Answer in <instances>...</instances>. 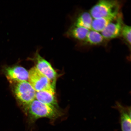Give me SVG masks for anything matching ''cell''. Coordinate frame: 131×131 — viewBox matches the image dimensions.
Returning a JSON list of instances; mask_svg holds the SVG:
<instances>
[{"label": "cell", "instance_id": "8", "mask_svg": "<svg viewBox=\"0 0 131 131\" xmlns=\"http://www.w3.org/2000/svg\"><path fill=\"white\" fill-rule=\"evenodd\" d=\"M114 107L117 109L120 114V123L122 131H131L130 106H124L117 101Z\"/></svg>", "mask_w": 131, "mask_h": 131}, {"label": "cell", "instance_id": "12", "mask_svg": "<svg viewBox=\"0 0 131 131\" xmlns=\"http://www.w3.org/2000/svg\"><path fill=\"white\" fill-rule=\"evenodd\" d=\"M116 17L93 19L91 25V30L101 32L105 28L107 25Z\"/></svg>", "mask_w": 131, "mask_h": 131}, {"label": "cell", "instance_id": "2", "mask_svg": "<svg viewBox=\"0 0 131 131\" xmlns=\"http://www.w3.org/2000/svg\"><path fill=\"white\" fill-rule=\"evenodd\" d=\"M122 3L115 0H101L91 8L89 13L93 19L116 17L120 13Z\"/></svg>", "mask_w": 131, "mask_h": 131}, {"label": "cell", "instance_id": "7", "mask_svg": "<svg viewBox=\"0 0 131 131\" xmlns=\"http://www.w3.org/2000/svg\"><path fill=\"white\" fill-rule=\"evenodd\" d=\"M4 71L10 83L27 81L28 80L29 72L20 66L5 67Z\"/></svg>", "mask_w": 131, "mask_h": 131}, {"label": "cell", "instance_id": "5", "mask_svg": "<svg viewBox=\"0 0 131 131\" xmlns=\"http://www.w3.org/2000/svg\"><path fill=\"white\" fill-rule=\"evenodd\" d=\"M29 59L34 62L36 68L50 80L52 85L55 88L58 74L51 63L41 56L38 51Z\"/></svg>", "mask_w": 131, "mask_h": 131}, {"label": "cell", "instance_id": "9", "mask_svg": "<svg viewBox=\"0 0 131 131\" xmlns=\"http://www.w3.org/2000/svg\"><path fill=\"white\" fill-rule=\"evenodd\" d=\"M55 93L47 91L36 92L35 99L43 104L58 108Z\"/></svg>", "mask_w": 131, "mask_h": 131}, {"label": "cell", "instance_id": "3", "mask_svg": "<svg viewBox=\"0 0 131 131\" xmlns=\"http://www.w3.org/2000/svg\"><path fill=\"white\" fill-rule=\"evenodd\" d=\"M13 91L16 99L26 110L34 100L36 92L28 81L13 82Z\"/></svg>", "mask_w": 131, "mask_h": 131}, {"label": "cell", "instance_id": "10", "mask_svg": "<svg viewBox=\"0 0 131 131\" xmlns=\"http://www.w3.org/2000/svg\"><path fill=\"white\" fill-rule=\"evenodd\" d=\"M84 28L73 25L69 29L67 34L68 36L79 41H84L89 31Z\"/></svg>", "mask_w": 131, "mask_h": 131}, {"label": "cell", "instance_id": "14", "mask_svg": "<svg viewBox=\"0 0 131 131\" xmlns=\"http://www.w3.org/2000/svg\"><path fill=\"white\" fill-rule=\"evenodd\" d=\"M131 30L130 26L124 24L121 34L123 38L130 46L131 45Z\"/></svg>", "mask_w": 131, "mask_h": 131}, {"label": "cell", "instance_id": "11", "mask_svg": "<svg viewBox=\"0 0 131 131\" xmlns=\"http://www.w3.org/2000/svg\"><path fill=\"white\" fill-rule=\"evenodd\" d=\"M93 20V18L89 13L83 12L77 17L73 25L91 30Z\"/></svg>", "mask_w": 131, "mask_h": 131}, {"label": "cell", "instance_id": "13", "mask_svg": "<svg viewBox=\"0 0 131 131\" xmlns=\"http://www.w3.org/2000/svg\"><path fill=\"white\" fill-rule=\"evenodd\" d=\"M105 40L101 33L91 30L84 41L90 45H96L102 43Z\"/></svg>", "mask_w": 131, "mask_h": 131}, {"label": "cell", "instance_id": "1", "mask_svg": "<svg viewBox=\"0 0 131 131\" xmlns=\"http://www.w3.org/2000/svg\"><path fill=\"white\" fill-rule=\"evenodd\" d=\"M26 111L29 114L31 123L42 118H46L54 121L63 115L58 108L43 104L36 99L29 105Z\"/></svg>", "mask_w": 131, "mask_h": 131}, {"label": "cell", "instance_id": "6", "mask_svg": "<svg viewBox=\"0 0 131 131\" xmlns=\"http://www.w3.org/2000/svg\"><path fill=\"white\" fill-rule=\"evenodd\" d=\"M124 24L122 15L120 13L107 25L101 33L105 40L115 39L121 35Z\"/></svg>", "mask_w": 131, "mask_h": 131}, {"label": "cell", "instance_id": "4", "mask_svg": "<svg viewBox=\"0 0 131 131\" xmlns=\"http://www.w3.org/2000/svg\"><path fill=\"white\" fill-rule=\"evenodd\" d=\"M29 82L36 92L47 91L55 93V88L48 78L35 66L29 72Z\"/></svg>", "mask_w": 131, "mask_h": 131}]
</instances>
